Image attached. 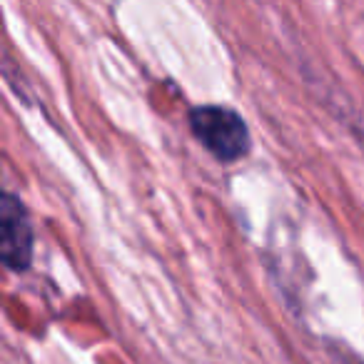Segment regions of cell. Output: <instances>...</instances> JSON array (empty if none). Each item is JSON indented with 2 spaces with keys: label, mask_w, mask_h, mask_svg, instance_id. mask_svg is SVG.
<instances>
[{
  "label": "cell",
  "mask_w": 364,
  "mask_h": 364,
  "mask_svg": "<svg viewBox=\"0 0 364 364\" xmlns=\"http://www.w3.org/2000/svg\"><path fill=\"white\" fill-rule=\"evenodd\" d=\"M36 250V235L26 205L16 195H3L0 200V255L6 267L28 269Z\"/></svg>",
  "instance_id": "2"
},
{
  "label": "cell",
  "mask_w": 364,
  "mask_h": 364,
  "mask_svg": "<svg viewBox=\"0 0 364 364\" xmlns=\"http://www.w3.org/2000/svg\"><path fill=\"white\" fill-rule=\"evenodd\" d=\"M190 130L220 162H237L250 152V130L242 115L225 105H200L190 112Z\"/></svg>",
  "instance_id": "1"
}]
</instances>
